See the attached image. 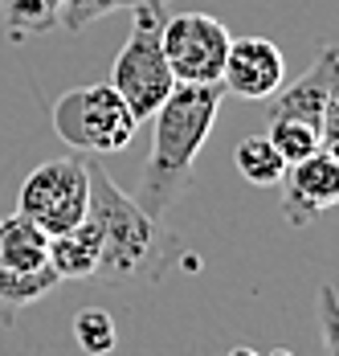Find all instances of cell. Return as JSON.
I'll return each instance as SVG.
<instances>
[{"label":"cell","instance_id":"obj_1","mask_svg":"<svg viewBox=\"0 0 339 356\" xmlns=\"http://www.w3.org/2000/svg\"><path fill=\"white\" fill-rule=\"evenodd\" d=\"M90 172V205L86 217L99 225V266L94 283L123 286V283H160L164 270L180 258L176 234L164 229V217H151L135 205L131 193H123L106 168L86 160Z\"/></svg>","mask_w":339,"mask_h":356},{"label":"cell","instance_id":"obj_2","mask_svg":"<svg viewBox=\"0 0 339 356\" xmlns=\"http://www.w3.org/2000/svg\"><path fill=\"white\" fill-rule=\"evenodd\" d=\"M221 82L213 86H184L176 82L160 111L151 115V152L139 168L135 184V205L151 217H164L176 205V197L184 193V184L192 177V164L201 156L204 140L217 123L221 111Z\"/></svg>","mask_w":339,"mask_h":356},{"label":"cell","instance_id":"obj_3","mask_svg":"<svg viewBox=\"0 0 339 356\" xmlns=\"http://www.w3.org/2000/svg\"><path fill=\"white\" fill-rule=\"evenodd\" d=\"M135 25H131V37L127 45L119 49L115 66H110V86L123 95V103L131 107L139 123L151 119L160 103L176 90V78L168 70V58H164V41H160V29H164V0H147V4H135Z\"/></svg>","mask_w":339,"mask_h":356},{"label":"cell","instance_id":"obj_4","mask_svg":"<svg viewBox=\"0 0 339 356\" xmlns=\"http://www.w3.org/2000/svg\"><path fill=\"white\" fill-rule=\"evenodd\" d=\"M139 119L110 82L78 86L53 103V131L78 152H127Z\"/></svg>","mask_w":339,"mask_h":356},{"label":"cell","instance_id":"obj_5","mask_svg":"<svg viewBox=\"0 0 339 356\" xmlns=\"http://www.w3.org/2000/svg\"><path fill=\"white\" fill-rule=\"evenodd\" d=\"M86 205H90V172H86V160L78 156L37 164L17 193V213L37 221L49 238L74 229L86 217Z\"/></svg>","mask_w":339,"mask_h":356},{"label":"cell","instance_id":"obj_6","mask_svg":"<svg viewBox=\"0 0 339 356\" xmlns=\"http://www.w3.org/2000/svg\"><path fill=\"white\" fill-rule=\"evenodd\" d=\"M160 41H164V58H168V70L176 82L213 86L221 82V66H225L233 33L208 13H180L164 21Z\"/></svg>","mask_w":339,"mask_h":356},{"label":"cell","instance_id":"obj_7","mask_svg":"<svg viewBox=\"0 0 339 356\" xmlns=\"http://www.w3.org/2000/svg\"><path fill=\"white\" fill-rule=\"evenodd\" d=\"M282 82H286V62H282V49L270 37H233L229 41L225 66H221V90L225 95L262 103Z\"/></svg>","mask_w":339,"mask_h":356},{"label":"cell","instance_id":"obj_8","mask_svg":"<svg viewBox=\"0 0 339 356\" xmlns=\"http://www.w3.org/2000/svg\"><path fill=\"white\" fill-rule=\"evenodd\" d=\"M278 184H282V217L290 225H311L323 209L339 205V160L315 152L299 164H286Z\"/></svg>","mask_w":339,"mask_h":356},{"label":"cell","instance_id":"obj_9","mask_svg":"<svg viewBox=\"0 0 339 356\" xmlns=\"http://www.w3.org/2000/svg\"><path fill=\"white\" fill-rule=\"evenodd\" d=\"M339 74V45H323L315 54V62L306 66L290 86L282 82L270 99V111H266V123H278V119H299V123H315L319 127V115H323V103L331 95V82Z\"/></svg>","mask_w":339,"mask_h":356},{"label":"cell","instance_id":"obj_10","mask_svg":"<svg viewBox=\"0 0 339 356\" xmlns=\"http://www.w3.org/2000/svg\"><path fill=\"white\" fill-rule=\"evenodd\" d=\"M0 266L17 275H37L49 266V234L25 213L0 217Z\"/></svg>","mask_w":339,"mask_h":356},{"label":"cell","instance_id":"obj_11","mask_svg":"<svg viewBox=\"0 0 339 356\" xmlns=\"http://www.w3.org/2000/svg\"><path fill=\"white\" fill-rule=\"evenodd\" d=\"M99 250V225L82 217L74 229L49 238V266L58 270V279H94Z\"/></svg>","mask_w":339,"mask_h":356},{"label":"cell","instance_id":"obj_12","mask_svg":"<svg viewBox=\"0 0 339 356\" xmlns=\"http://www.w3.org/2000/svg\"><path fill=\"white\" fill-rule=\"evenodd\" d=\"M62 283L53 266L37 270V275H17L0 266V323H13L25 307H33L37 299H45L53 286Z\"/></svg>","mask_w":339,"mask_h":356},{"label":"cell","instance_id":"obj_13","mask_svg":"<svg viewBox=\"0 0 339 356\" xmlns=\"http://www.w3.org/2000/svg\"><path fill=\"white\" fill-rule=\"evenodd\" d=\"M233 164H238L241 180H249V184H258V188L278 184L282 172H286V160L278 156V147L270 143L266 131H262V136H245V140L233 147Z\"/></svg>","mask_w":339,"mask_h":356},{"label":"cell","instance_id":"obj_14","mask_svg":"<svg viewBox=\"0 0 339 356\" xmlns=\"http://www.w3.org/2000/svg\"><path fill=\"white\" fill-rule=\"evenodd\" d=\"M58 8H62V0H0L8 37H17V41L58 29Z\"/></svg>","mask_w":339,"mask_h":356},{"label":"cell","instance_id":"obj_15","mask_svg":"<svg viewBox=\"0 0 339 356\" xmlns=\"http://www.w3.org/2000/svg\"><path fill=\"white\" fill-rule=\"evenodd\" d=\"M266 136L278 147V156L286 164H299L306 156L319 152V127L315 123H299V119H278V123H266Z\"/></svg>","mask_w":339,"mask_h":356},{"label":"cell","instance_id":"obj_16","mask_svg":"<svg viewBox=\"0 0 339 356\" xmlns=\"http://www.w3.org/2000/svg\"><path fill=\"white\" fill-rule=\"evenodd\" d=\"M74 340H78V348L86 356H106L115 348V340H119V327H115V320L106 312L86 307V312L74 316Z\"/></svg>","mask_w":339,"mask_h":356},{"label":"cell","instance_id":"obj_17","mask_svg":"<svg viewBox=\"0 0 339 356\" xmlns=\"http://www.w3.org/2000/svg\"><path fill=\"white\" fill-rule=\"evenodd\" d=\"M135 4H147V0H62L58 25L78 33V29H86L90 21H99L106 13H123V8H135Z\"/></svg>","mask_w":339,"mask_h":356},{"label":"cell","instance_id":"obj_18","mask_svg":"<svg viewBox=\"0 0 339 356\" xmlns=\"http://www.w3.org/2000/svg\"><path fill=\"white\" fill-rule=\"evenodd\" d=\"M315 312H319V336H323L327 356H339V295H336V286H319Z\"/></svg>","mask_w":339,"mask_h":356},{"label":"cell","instance_id":"obj_19","mask_svg":"<svg viewBox=\"0 0 339 356\" xmlns=\"http://www.w3.org/2000/svg\"><path fill=\"white\" fill-rule=\"evenodd\" d=\"M319 152H327V156L339 160V74L331 82L327 103H323V115H319Z\"/></svg>","mask_w":339,"mask_h":356}]
</instances>
